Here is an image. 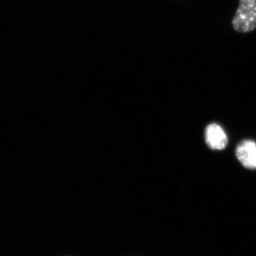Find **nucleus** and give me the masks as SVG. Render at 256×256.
Wrapping results in <instances>:
<instances>
[{"label": "nucleus", "mask_w": 256, "mask_h": 256, "mask_svg": "<svg viewBox=\"0 0 256 256\" xmlns=\"http://www.w3.org/2000/svg\"><path fill=\"white\" fill-rule=\"evenodd\" d=\"M236 154L244 168L256 170V143L252 140L242 141L237 146Z\"/></svg>", "instance_id": "obj_2"}, {"label": "nucleus", "mask_w": 256, "mask_h": 256, "mask_svg": "<svg viewBox=\"0 0 256 256\" xmlns=\"http://www.w3.org/2000/svg\"><path fill=\"white\" fill-rule=\"evenodd\" d=\"M205 139L208 146L212 150H222L228 144V137L220 124H208L205 132Z\"/></svg>", "instance_id": "obj_3"}, {"label": "nucleus", "mask_w": 256, "mask_h": 256, "mask_svg": "<svg viewBox=\"0 0 256 256\" xmlns=\"http://www.w3.org/2000/svg\"><path fill=\"white\" fill-rule=\"evenodd\" d=\"M232 26L239 33H249L256 28V0H239L232 18Z\"/></svg>", "instance_id": "obj_1"}]
</instances>
